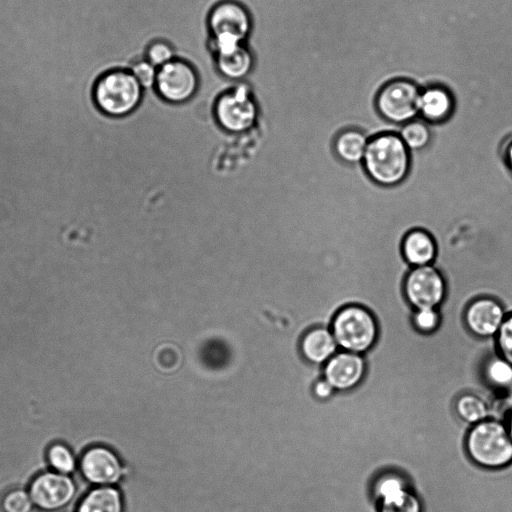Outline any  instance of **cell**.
I'll list each match as a JSON object with an SVG mask.
<instances>
[{
    "mask_svg": "<svg viewBox=\"0 0 512 512\" xmlns=\"http://www.w3.org/2000/svg\"><path fill=\"white\" fill-rule=\"evenodd\" d=\"M362 166L375 183L392 187L407 177L411 153L396 132H382L369 139Z\"/></svg>",
    "mask_w": 512,
    "mask_h": 512,
    "instance_id": "cell-1",
    "label": "cell"
},
{
    "mask_svg": "<svg viewBox=\"0 0 512 512\" xmlns=\"http://www.w3.org/2000/svg\"><path fill=\"white\" fill-rule=\"evenodd\" d=\"M469 458L486 469L512 465V437L502 419L487 418L472 425L465 438Z\"/></svg>",
    "mask_w": 512,
    "mask_h": 512,
    "instance_id": "cell-2",
    "label": "cell"
},
{
    "mask_svg": "<svg viewBox=\"0 0 512 512\" xmlns=\"http://www.w3.org/2000/svg\"><path fill=\"white\" fill-rule=\"evenodd\" d=\"M329 327L340 350L362 355L375 345L379 335L374 314L358 304L340 308Z\"/></svg>",
    "mask_w": 512,
    "mask_h": 512,
    "instance_id": "cell-3",
    "label": "cell"
},
{
    "mask_svg": "<svg viewBox=\"0 0 512 512\" xmlns=\"http://www.w3.org/2000/svg\"><path fill=\"white\" fill-rule=\"evenodd\" d=\"M143 88L129 70H113L102 75L94 87V102L109 117H125L134 112L143 98Z\"/></svg>",
    "mask_w": 512,
    "mask_h": 512,
    "instance_id": "cell-4",
    "label": "cell"
},
{
    "mask_svg": "<svg viewBox=\"0 0 512 512\" xmlns=\"http://www.w3.org/2000/svg\"><path fill=\"white\" fill-rule=\"evenodd\" d=\"M208 27L214 53H223L246 43L252 31V18L243 4L225 0L211 10Z\"/></svg>",
    "mask_w": 512,
    "mask_h": 512,
    "instance_id": "cell-5",
    "label": "cell"
},
{
    "mask_svg": "<svg viewBox=\"0 0 512 512\" xmlns=\"http://www.w3.org/2000/svg\"><path fill=\"white\" fill-rule=\"evenodd\" d=\"M214 116L219 127L231 134L246 133L257 125L260 109L246 79L217 98Z\"/></svg>",
    "mask_w": 512,
    "mask_h": 512,
    "instance_id": "cell-6",
    "label": "cell"
},
{
    "mask_svg": "<svg viewBox=\"0 0 512 512\" xmlns=\"http://www.w3.org/2000/svg\"><path fill=\"white\" fill-rule=\"evenodd\" d=\"M421 88L409 79H394L376 93L374 103L378 114L388 123L403 125L418 115Z\"/></svg>",
    "mask_w": 512,
    "mask_h": 512,
    "instance_id": "cell-7",
    "label": "cell"
},
{
    "mask_svg": "<svg viewBox=\"0 0 512 512\" xmlns=\"http://www.w3.org/2000/svg\"><path fill=\"white\" fill-rule=\"evenodd\" d=\"M27 490L35 508L43 512H56L74 500L77 485L72 476L48 469L38 473Z\"/></svg>",
    "mask_w": 512,
    "mask_h": 512,
    "instance_id": "cell-8",
    "label": "cell"
},
{
    "mask_svg": "<svg viewBox=\"0 0 512 512\" xmlns=\"http://www.w3.org/2000/svg\"><path fill=\"white\" fill-rule=\"evenodd\" d=\"M403 291L413 309L439 308L446 296V281L434 265L412 267L405 276Z\"/></svg>",
    "mask_w": 512,
    "mask_h": 512,
    "instance_id": "cell-9",
    "label": "cell"
},
{
    "mask_svg": "<svg viewBox=\"0 0 512 512\" xmlns=\"http://www.w3.org/2000/svg\"><path fill=\"white\" fill-rule=\"evenodd\" d=\"M198 88L199 78L195 68L182 59L176 58L158 69L155 90L169 103L188 102L196 95Z\"/></svg>",
    "mask_w": 512,
    "mask_h": 512,
    "instance_id": "cell-10",
    "label": "cell"
},
{
    "mask_svg": "<svg viewBox=\"0 0 512 512\" xmlns=\"http://www.w3.org/2000/svg\"><path fill=\"white\" fill-rule=\"evenodd\" d=\"M78 469L81 477L94 486L115 485L123 476V465L118 455L100 444L91 445L81 453Z\"/></svg>",
    "mask_w": 512,
    "mask_h": 512,
    "instance_id": "cell-11",
    "label": "cell"
},
{
    "mask_svg": "<svg viewBox=\"0 0 512 512\" xmlns=\"http://www.w3.org/2000/svg\"><path fill=\"white\" fill-rule=\"evenodd\" d=\"M507 314L506 308L498 299L483 296L468 304L464 321L473 335L479 338H494Z\"/></svg>",
    "mask_w": 512,
    "mask_h": 512,
    "instance_id": "cell-12",
    "label": "cell"
},
{
    "mask_svg": "<svg viewBox=\"0 0 512 512\" xmlns=\"http://www.w3.org/2000/svg\"><path fill=\"white\" fill-rule=\"evenodd\" d=\"M366 373L364 355L339 350L322 368V376L335 391H349L357 387Z\"/></svg>",
    "mask_w": 512,
    "mask_h": 512,
    "instance_id": "cell-13",
    "label": "cell"
},
{
    "mask_svg": "<svg viewBox=\"0 0 512 512\" xmlns=\"http://www.w3.org/2000/svg\"><path fill=\"white\" fill-rule=\"evenodd\" d=\"M455 105V96L448 87L430 84L421 88L418 117L429 124H440L452 116Z\"/></svg>",
    "mask_w": 512,
    "mask_h": 512,
    "instance_id": "cell-14",
    "label": "cell"
},
{
    "mask_svg": "<svg viewBox=\"0 0 512 512\" xmlns=\"http://www.w3.org/2000/svg\"><path fill=\"white\" fill-rule=\"evenodd\" d=\"M303 357L310 363L324 365L339 351L329 326L317 325L306 331L300 342Z\"/></svg>",
    "mask_w": 512,
    "mask_h": 512,
    "instance_id": "cell-15",
    "label": "cell"
},
{
    "mask_svg": "<svg viewBox=\"0 0 512 512\" xmlns=\"http://www.w3.org/2000/svg\"><path fill=\"white\" fill-rule=\"evenodd\" d=\"M401 250L411 268L433 265L437 256L435 239L429 232L420 228H414L405 234Z\"/></svg>",
    "mask_w": 512,
    "mask_h": 512,
    "instance_id": "cell-16",
    "label": "cell"
},
{
    "mask_svg": "<svg viewBox=\"0 0 512 512\" xmlns=\"http://www.w3.org/2000/svg\"><path fill=\"white\" fill-rule=\"evenodd\" d=\"M370 137L361 129L348 127L337 133L333 149L337 158L345 164H362Z\"/></svg>",
    "mask_w": 512,
    "mask_h": 512,
    "instance_id": "cell-17",
    "label": "cell"
},
{
    "mask_svg": "<svg viewBox=\"0 0 512 512\" xmlns=\"http://www.w3.org/2000/svg\"><path fill=\"white\" fill-rule=\"evenodd\" d=\"M215 58L219 73L234 82L245 80L254 66L253 54L246 44L215 54Z\"/></svg>",
    "mask_w": 512,
    "mask_h": 512,
    "instance_id": "cell-18",
    "label": "cell"
},
{
    "mask_svg": "<svg viewBox=\"0 0 512 512\" xmlns=\"http://www.w3.org/2000/svg\"><path fill=\"white\" fill-rule=\"evenodd\" d=\"M75 512H124L122 494L114 485L95 486L81 498Z\"/></svg>",
    "mask_w": 512,
    "mask_h": 512,
    "instance_id": "cell-19",
    "label": "cell"
},
{
    "mask_svg": "<svg viewBox=\"0 0 512 512\" xmlns=\"http://www.w3.org/2000/svg\"><path fill=\"white\" fill-rule=\"evenodd\" d=\"M455 410L459 418L471 426L491 417L488 403L474 393L459 395L455 401Z\"/></svg>",
    "mask_w": 512,
    "mask_h": 512,
    "instance_id": "cell-20",
    "label": "cell"
},
{
    "mask_svg": "<svg viewBox=\"0 0 512 512\" xmlns=\"http://www.w3.org/2000/svg\"><path fill=\"white\" fill-rule=\"evenodd\" d=\"M396 133L410 152L423 150L432 139L430 124L419 117L398 126Z\"/></svg>",
    "mask_w": 512,
    "mask_h": 512,
    "instance_id": "cell-21",
    "label": "cell"
},
{
    "mask_svg": "<svg viewBox=\"0 0 512 512\" xmlns=\"http://www.w3.org/2000/svg\"><path fill=\"white\" fill-rule=\"evenodd\" d=\"M48 468L60 474L72 476L78 469L75 452L62 441L51 443L46 450Z\"/></svg>",
    "mask_w": 512,
    "mask_h": 512,
    "instance_id": "cell-22",
    "label": "cell"
},
{
    "mask_svg": "<svg viewBox=\"0 0 512 512\" xmlns=\"http://www.w3.org/2000/svg\"><path fill=\"white\" fill-rule=\"evenodd\" d=\"M377 512H424L421 498L411 488L376 502Z\"/></svg>",
    "mask_w": 512,
    "mask_h": 512,
    "instance_id": "cell-23",
    "label": "cell"
},
{
    "mask_svg": "<svg viewBox=\"0 0 512 512\" xmlns=\"http://www.w3.org/2000/svg\"><path fill=\"white\" fill-rule=\"evenodd\" d=\"M483 374L493 389L506 392L512 386V364L498 353L487 360Z\"/></svg>",
    "mask_w": 512,
    "mask_h": 512,
    "instance_id": "cell-24",
    "label": "cell"
},
{
    "mask_svg": "<svg viewBox=\"0 0 512 512\" xmlns=\"http://www.w3.org/2000/svg\"><path fill=\"white\" fill-rule=\"evenodd\" d=\"M406 488L410 485L403 475L383 474L376 478L372 487L375 503Z\"/></svg>",
    "mask_w": 512,
    "mask_h": 512,
    "instance_id": "cell-25",
    "label": "cell"
},
{
    "mask_svg": "<svg viewBox=\"0 0 512 512\" xmlns=\"http://www.w3.org/2000/svg\"><path fill=\"white\" fill-rule=\"evenodd\" d=\"M0 508L2 512H32L35 507L28 490L16 487L2 496Z\"/></svg>",
    "mask_w": 512,
    "mask_h": 512,
    "instance_id": "cell-26",
    "label": "cell"
},
{
    "mask_svg": "<svg viewBox=\"0 0 512 512\" xmlns=\"http://www.w3.org/2000/svg\"><path fill=\"white\" fill-rule=\"evenodd\" d=\"M411 321L413 327L422 334H432L440 326L441 314L439 308L414 309Z\"/></svg>",
    "mask_w": 512,
    "mask_h": 512,
    "instance_id": "cell-27",
    "label": "cell"
},
{
    "mask_svg": "<svg viewBox=\"0 0 512 512\" xmlns=\"http://www.w3.org/2000/svg\"><path fill=\"white\" fill-rule=\"evenodd\" d=\"M174 47L165 40H155L148 46L145 59L157 69L176 59Z\"/></svg>",
    "mask_w": 512,
    "mask_h": 512,
    "instance_id": "cell-28",
    "label": "cell"
},
{
    "mask_svg": "<svg viewBox=\"0 0 512 512\" xmlns=\"http://www.w3.org/2000/svg\"><path fill=\"white\" fill-rule=\"evenodd\" d=\"M494 340L497 353L512 364V311L507 314Z\"/></svg>",
    "mask_w": 512,
    "mask_h": 512,
    "instance_id": "cell-29",
    "label": "cell"
},
{
    "mask_svg": "<svg viewBox=\"0 0 512 512\" xmlns=\"http://www.w3.org/2000/svg\"><path fill=\"white\" fill-rule=\"evenodd\" d=\"M143 90L155 88L158 69L146 59L135 62L130 70Z\"/></svg>",
    "mask_w": 512,
    "mask_h": 512,
    "instance_id": "cell-30",
    "label": "cell"
},
{
    "mask_svg": "<svg viewBox=\"0 0 512 512\" xmlns=\"http://www.w3.org/2000/svg\"><path fill=\"white\" fill-rule=\"evenodd\" d=\"M335 392V389L323 376L314 383L313 394L317 400H328L335 394Z\"/></svg>",
    "mask_w": 512,
    "mask_h": 512,
    "instance_id": "cell-31",
    "label": "cell"
},
{
    "mask_svg": "<svg viewBox=\"0 0 512 512\" xmlns=\"http://www.w3.org/2000/svg\"><path fill=\"white\" fill-rule=\"evenodd\" d=\"M504 163L512 175V134H510L503 143Z\"/></svg>",
    "mask_w": 512,
    "mask_h": 512,
    "instance_id": "cell-32",
    "label": "cell"
},
{
    "mask_svg": "<svg viewBox=\"0 0 512 512\" xmlns=\"http://www.w3.org/2000/svg\"><path fill=\"white\" fill-rule=\"evenodd\" d=\"M506 426L509 430V433L512 437V407L506 413V419H504Z\"/></svg>",
    "mask_w": 512,
    "mask_h": 512,
    "instance_id": "cell-33",
    "label": "cell"
},
{
    "mask_svg": "<svg viewBox=\"0 0 512 512\" xmlns=\"http://www.w3.org/2000/svg\"><path fill=\"white\" fill-rule=\"evenodd\" d=\"M506 401L512 407V386L506 391Z\"/></svg>",
    "mask_w": 512,
    "mask_h": 512,
    "instance_id": "cell-34",
    "label": "cell"
},
{
    "mask_svg": "<svg viewBox=\"0 0 512 512\" xmlns=\"http://www.w3.org/2000/svg\"><path fill=\"white\" fill-rule=\"evenodd\" d=\"M319 215H320V209H319ZM318 228H319V217H318ZM317 241H318V237H317ZM318 256V254H317ZM318 264H319V261H318ZM319 270H320V267H319ZM320 275H321V272H320ZM322 279V278H321ZM321 283H322V280H321ZM323 287V285H322ZM323 291H324V288H323ZM325 295V294H324ZM326 298V297H325ZM328 301V300H327ZM329 303V302H328ZM331 306V305H330ZM332 307V306H331ZM333 309V308H332Z\"/></svg>",
    "mask_w": 512,
    "mask_h": 512,
    "instance_id": "cell-35",
    "label": "cell"
}]
</instances>
